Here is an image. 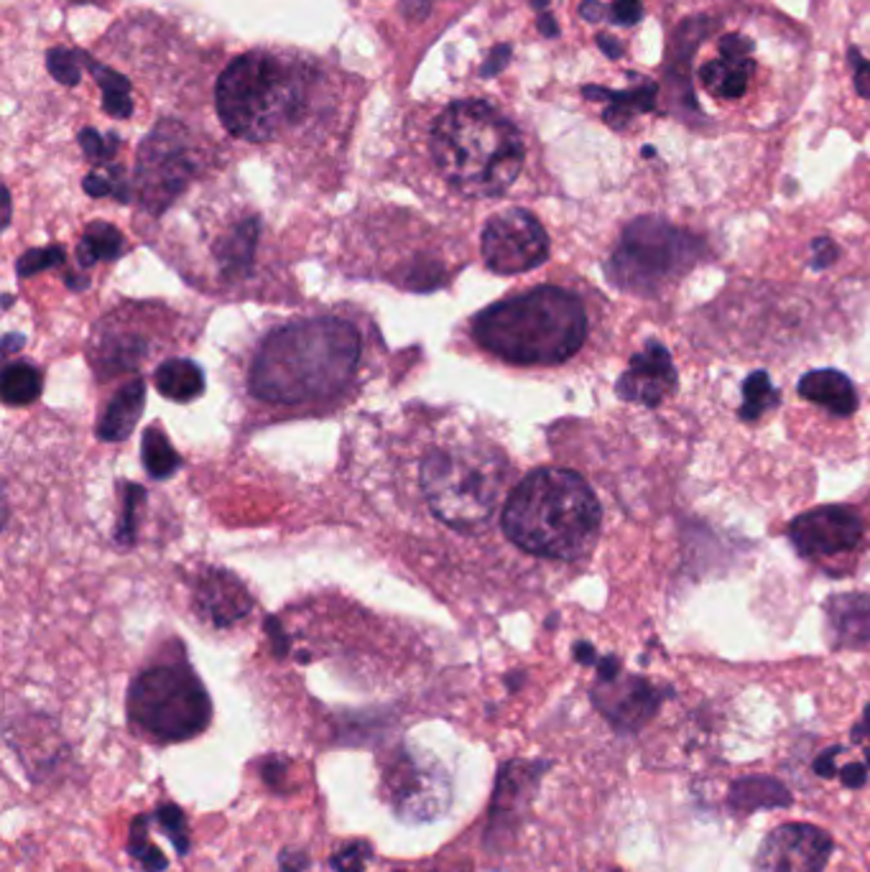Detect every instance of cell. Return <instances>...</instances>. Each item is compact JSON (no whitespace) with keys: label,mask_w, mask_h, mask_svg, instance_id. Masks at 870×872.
I'll return each instance as SVG.
<instances>
[{"label":"cell","mask_w":870,"mask_h":872,"mask_svg":"<svg viewBox=\"0 0 870 872\" xmlns=\"http://www.w3.org/2000/svg\"><path fill=\"white\" fill-rule=\"evenodd\" d=\"M306 64L271 51H249L233 59L215 88L220 123L230 135L251 143L274 141L289 123H296L306 110Z\"/></svg>","instance_id":"cell-5"},{"label":"cell","mask_w":870,"mask_h":872,"mask_svg":"<svg viewBox=\"0 0 870 872\" xmlns=\"http://www.w3.org/2000/svg\"><path fill=\"white\" fill-rule=\"evenodd\" d=\"M532 8H536V11H539V13H547L549 0H532Z\"/></svg>","instance_id":"cell-53"},{"label":"cell","mask_w":870,"mask_h":872,"mask_svg":"<svg viewBox=\"0 0 870 872\" xmlns=\"http://www.w3.org/2000/svg\"><path fill=\"white\" fill-rule=\"evenodd\" d=\"M603 510L593 487L573 469L542 467L526 475L503 508V531L534 557L573 561L600 536Z\"/></svg>","instance_id":"cell-2"},{"label":"cell","mask_w":870,"mask_h":872,"mask_svg":"<svg viewBox=\"0 0 870 872\" xmlns=\"http://www.w3.org/2000/svg\"><path fill=\"white\" fill-rule=\"evenodd\" d=\"M508 459L485 444L434 449L422 465V490L434 516L457 531L488 526L508 487Z\"/></svg>","instance_id":"cell-6"},{"label":"cell","mask_w":870,"mask_h":872,"mask_svg":"<svg viewBox=\"0 0 870 872\" xmlns=\"http://www.w3.org/2000/svg\"><path fill=\"white\" fill-rule=\"evenodd\" d=\"M70 3H98V0H70Z\"/></svg>","instance_id":"cell-55"},{"label":"cell","mask_w":870,"mask_h":872,"mask_svg":"<svg viewBox=\"0 0 870 872\" xmlns=\"http://www.w3.org/2000/svg\"><path fill=\"white\" fill-rule=\"evenodd\" d=\"M59 263H64V247L49 245V247H41V251L26 253L16 268H19L21 276H33V273H39V271L57 268Z\"/></svg>","instance_id":"cell-36"},{"label":"cell","mask_w":870,"mask_h":872,"mask_svg":"<svg viewBox=\"0 0 870 872\" xmlns=\"http://www.w3.org/2000/svg\"><path fill=\"white\" fill-rule=\"evenodd\" d=\"M396 872H401V870H396Z\"/></svg>","instance_id":"cell-57"},{"label":"cell","mask_w":870,"mask_h":872,"mask_svg":"<svg viewBox=\"0 0 870 872\" xmlns=\"http://www.w3.org/2000/svg\"><path fill=\"white\" fill-rule=\"evenodd\" d=\"M605 13H608V8H605L600 0H583V6H579V16L590 23L603 21Z\"/></svg>","instance_id":"cell-46"},{"label":"cell","mask_w":870,"mask_h":872,"mask_svg":"<svg viewBox=\"0 0 870 872\" xmlns=\"http://www.w3.org/2000/svg\"><path fill=\"white\" fill-rule=\"evenodd\" d=\"M361 361V335L335 316L294 322L263 342L251 367V391L279 406L337 396Z\"/></svg>","instance_id":"cell-1"},{"label":"cell","mask_w":870,"mask_h":872,"mask_svg":"<svg viewBox=\"0 0 870 872\" xmlns=\"http://www.w3.org/2000/svg\"><path fill=\"white\" fill-rule=\"evenodd\" d=\"M47 70L59 84H64V88H74V84H80L82 80L80 57H77V51L62 47H54L47 51Z\"/></svg>","instance_id":"cell-33"},{"label":"cell","mask_w":870,"mask_h":872,"mask_svg":"<svg viewBox=\"0 0 870 872\" xmlns=\"http://www.w3.org/2000/svg\"><path fill=\"white\" fill-rule=\"evenodd\" d=\"M597 47L608 59H620L623 57V44L616 39L610 37V33H597Z\"/></svg>","instance_id":"cell-47"},{"label":"cell","mask_w":870,"mask_h":872,"mask_svg":"<svg viewBox=\"0 0 870 872\" xmlns=\"http://www.w3.org/2000/svg\"><path fill=\"white\" fill-rule=\"evenodd\" d=\"M799 396L827 408L834 416H852L858 412V393L852 381L840 371H812L799 381Z\"/></svg>","instance_id":"cell-20"},{"label":"cell","mask_w":870,"mask_h":872,"mask_svg":"<svg viewBox=\"0 0 870 872\" xmlns=\"http://www.w3.org/2000/svg\"><path fill=\"white\" fill-rule=\"evenodd\" d=\"M620 677V663L616 656H608L603 658V661H597V681H613Z\"/></svg>","instance_id":"cell-45"},{"label":"cell","mask_w":870,"mask_h":872,"mask_svg":"<svg viewBox=\"0 0 870 872\" xmlns=\"http://www.w3.org/2000/svg\"><path fill=\"white\" fill-rule=\"evenodd\" d=\"M834 756H838V748L830 750V752H825V756L815 763L817 773H820V775H834V765H832V758H834Z\"/></svg>","instance_id":"cell-51"},{"label":"cell","mask_w":870,"mask_h":872,"mask_svg":"<svg viewBox=\"0 0 870 872\" xmlns=\"http://www.w3.org/2000/svg\"><path fill=\"white\" fill-rule=\"evenodd\" d=\"M610 21L618 26H636L644 19V3L641 0H613L608 8Z\"/></svg>","instance_id":"cell-38"},{"label":"cell","mask_w":870,"mask_h":872,"mask_svg":"<svg viewBox=\"0 0 870 872\" xmlns=\"http://www.w3.org/2000/svg\"><path fill=\"white\" fill-rule=\"evenodd\" d=\"M677 388V367L661 342L648 339L644 353L630 357L628 371L620 375L616 391L623 400L638 406H659Z\"/></svg>","instance_id":"cell-14"},{"label":"cell","mask_w":870,"mask_h":872,"mask_svg":"<svg viewBox=\"0 0 870 872\" xmlns=\"http://www.w3.org/2000/svg\"><path fill=\"white\" fill-rule=\"evenodd\" d=\"M868 771H870L868 765H848L846 771H842V781H846V785H850V789H860V785L866 783Z\"/></svg>","instance_id":"cell-48"},{"label":"cell","mask_w":870,"mask_h":872,"mask_svg":"<svg viewBox=\"0 0 870 872\" xmlns=\"http://www.w3.org/2000/svg\"><path fill=\"white\" fill-rule=\"evenodd\" d=\"M756 49L753 41L748 37H740V33H725L720 39V54L725 59H743L750 57V51Z\"/></svg>","instance_id":"cell-42"},{"label":"cell","mask_w":870,"mask_h":872,"mask_svg":"<svg viewBox=\"0 0 870 872\" xmlns=\"http://www.w3.org/2000/svg\"><path fill=\"white\" fill-rule=\"evenodd\" d=\"M832 854V836L815 824L776 827L758 848L753 872H822Z\"/></svg>","instance_id":"cell-12"},{"label":"cell","mask_w":870,"mask_h":872,"mask_svg":"<svg viewBox=\"0 0 870 872\" xmlns=\"http://www.w3.org/2000/svg\"><path fill=\"white\" fill-rule=\"evenodd\" d=\"M480 247L485 266L493 273L518 276L539 268L549 258V235L532 212L514 207L488 220Z\"/></svg>","instance_id":"cell-10"},{"label":"cell","mask_w":870,"mask_h":872,"mask_svg":"<svg viewBox=\"0 0 870 872\" xmlns=\"http://www.w3.org/2000/svg\"><path fill=\"white\" fill-rule=\"evenodd\" d=\"M123 247L125 243L118 227L110 225V222H92L84 230L80 245H77V258H80V266L90 268L100 261L121 258Z\"/></svg>","instance_id":"cell-26"},{"label":"cell","mask_w":870,"mask_h":872,"mask_svg":"<svg viewBox=\"0 0 870 872\" xmlns=\"http://www.w3.org/2000/svg\"><path fill=\"white\" fill-rule=\"evenodd\" d=\"M41 373L29 363H11L3 371V400L8 406H26L33 404L41 396Z\"/></svg>","instance_id":"cell-28"},{"label":"cell","mask_w":870,"mask_h":872,"mask_svg":"<svg viewBox=\"0 0 870 872\" xmlns=\"http://www.w3.org/2000/svg\"><path fill=\"white\" fill-rule=\"evenodd\" d=\"M149 827H151V814L135 817V822L131 827V836H128V854H131L133 860H139L146 872H164L169 868V860L164 858V852L151 842Z\"/></svg>","instance_id":"cell-30"},{"label":"cell","mask_w":870,"mask_h":872,"mask_svg":"<svg viewBox=\"0 0 870 872\" xmlns=\"http://www.w3.org/2000/svg\"><path fill=\"white\" fill-rule=\"evenodd\" d=\"M153 383L161 396L176 404H190L204 391V373L198 363L192 361H166L156 367Z\"/></svg>","instance_id":"cell-24"},{"label":"cell","mask_w":870,"mask_h":872,"mask_svg":"<svg viewBox=\"0 0 870 872\" xmlns=\"http://www.w3.org/2000/svg\"><path fill=\"white\" fill-rule=\"evenodd\" d=\"M866 734H868V738H870V704L866 707V714H863V722H860V724L856 727V732H852V738H856V740H863V738H866Z\"/></svg>","instance_id":"cell-52"},{"label":"cell","mask_w":870,"mask_h":872,"mask_svg":"<svg viewBox=\"0 0 870 872\" xmlns=\"http://www.w3.org/2000/svg\"><path fill=\"white\" fill-rule=\"evenodd\" d=\"M789 538L805 559L834 557L860 544L863 520L848 506H822L791 520Z\"/></svg>","instance_id":"cell-13"},{"label":"cell","mask_w":870,"mask_h":872,"mask_svg":"<svg viewBox=\"0 0 870 872\" xmlns=\"http://www.w3.org/2000/svg\"><path fill=\"white\" fill-rule=\"evenodd\" d=\"M259 235H261L259 217H249L237 222V225L230 227L227 233L220 237V243L215 245V255L220 261V268H223L227 276H243V273L251 268L255 245H259Z\"/></svg>","instance_id":"cell-22"},{"label":"cell","mask_w":870,"mask_h":872,"mask_svg":"<svg viewBox=\"0 0 870 872\" xmlns=\"http://www.w3.org/2000/svg\"><path fill=\"white\" fill-rule=\"evenodd\" d=\"M536 29H539L542 37H547V39H557L559 37V26H557V21H554L552 13H539Z\"/></svg>","instance_id":"cell-49"},{"label":"cell","mask_w":870,"mask_h":872,"mask_svg":"<svg viewBox=\"0 0 870 872\" xmlns=\"http://www.w3.org/2000/svg\"><path fill=\"white\" fill-rule=\"evenodd\" d=\"M77 57L82 59L84 67L90 70V74L95 77L98 88L102 90V108H105V113L113 115V118H121V121L131 118L133 115L131 82H128L121 72L110 70L108 64L95 62L88 51H77Z\"/></svg>","instance_id":"cell-25"},{"label":"cell","mask_w":870,"mask_h":872,"mask_svg":"<svg viewBox=\"0 0 870 872\" xmlns=\"http://www.w3.org/2000/svg\"><path fill=\"white\" fill-rule=\"evenodd\" d=\"M838 258H840V247L834 245L830 237H817V241L812 243V258H809L812 268H817V271L830 268Z\"/></svg>","instance_id":"cell-41"},{"label":"cell","mask_w":870,"mask_h":872,"mask_svg":"<svg viewBox=\"0 0 870 872\" xmlns=\"http://www.w3.org/2000/svg\"><path fill=\"white\" fill-rule=\"evenodd\" d=\"M146 406V386L141 378L131 383L115 393V398L110 400L98 422V436L102 442H123L131 436V432L139 424V416Z\"/></svg>","instance_id":"cell-21"},{"label":"cell","mask_w":870,"mask_h":872,"mask_svg":"<svg viewBox=\"0 0 870 872\" xmlns=\"http://www.w3.org/2000/svg\"><path fill=\"white\" fill-rule=\"evenodd\" d=\"M473 335L506 363L557 365L583 347L585 304L567 288L539 286L483 310L473 322Z\"/></svg>","instance_id":"cell-4"},{"label":"cell","mask_w":870,"mask_h":872,"mask_svg":"<svg viewBox=\"0 0 870 872\" xmlns=\"http://www.w3.org/2000/svg\"><path fill=\"white\" fill-rule=\"evenodd\" d=\"M827 628L834 648H863L870 643V597L860 592L832 595L825 602Z\"/></svg>","instance_id":"cell-17"},{"label":"cell","mask_w":870,"mask_h":872,"mask_svg":"<svg viewBox=\"0 0 870 872\" xmlns=\"http://www.w3.org/2000/svg\"><path fill=\"white\" fill-rule=\"evenodd\" d=\"M866 765H868V768H870V748H868V750H866Z\"/></svg>","instance_id":"cell-56"},{"label":"cell","mask_w":870,"mask_h":872,"mask_svg":"<svg viewBox=\"0 0 870 872\" xmlns=\"http://www.w3.org/2000/svg\"><path fill=\"white\" fill-rule=\"evenodd\" d=\"M510 54H514V47L510 44L493 47L488 59H485L483 67H480L483 80H490V77H498L503 70H506V67L510 64Z\"/></svg>","instance_id":"cell-39"},{"label":"cell","mask_w":870,"mask_h":872,"mask_svg":"<svg viewBox=\"0 0 870 872\" xmlns=\"http://www.w3.org/2000/svg\"><path fill=\"white\" fill-rule=\"evenodd\" d=\"M641 153H644L646 159H651V156H656V149H654V145H646V149H644Z\"/></svg>","instance_id":"cell-54"},{"label":"cell","mask_w":870,"mask_h":872,"mask_svg":"<svg viewBox=\"0 0 870 872\" xmlns=\"http://www.w3.org/2000/svg\"><path fill=\"white\" fill-rule=\"evenodd\" d=\"M80 145L84 151V156L90 161H110L115 156L118 145H121V139H118L115 133H108L105 139L95 131V128H84L80 133Z\"/></svg>","instance_id":"cell-35"},{"label":"cell","mask_w":870,"mask_h":872,"mask_svg":"<svg viewBox=\"0 0 870 872\" xmlns=\"http://www.w3.org/2000/svg\"><path fill=\"white\" fill-rule=\"evenodd\" d=\"M848 59L852 72H856V90L863 100H870V62L860 57V51L856 47L848 49Z\"/></svg>","instance_id":"cell-40"},{"label":"cell","mask_w":870,"mask_h":872,"mask_svg":"<svg viewBox=\"0 0 870 872\" xmlns=\"http://www.w3.org/2000/svg\"><path fill=\"white\" fill-rule=\"evenodd\" d=\"M373 848L368 842L363 840H355V842H347L345 848H340L335 854L330 858V868L335 872H365V862L373 858Z\"/></svg>","instance_id":"cell-34"},{"label":"cell","mask_w":870,"mask_h":872,"mask_svg":"<svg viewBox=\"0 0 870 872\" xmlns=\"http://www.w3.org/2000/svg\"><path fill=\"white\" fill-rule=\"evenodd\" d=\"M705 253V241L689 230L674 227L661 217H636L623 227L605 263V276L630 294L654 296L692 271Z\"/></svg>","instance_id":"cell-7"},{"label":"cell","mask_w":870,"mask_h":872,"mask_svg":"<svg viewBox=\"0 0 870 872\" xmlns=\"http://www.w3.org/2000/svg\"><path fill=\"white\" fill-rule=\"evenodd\" d=\"M383 783H386L391 807L408 822L437 819L442 811L452 807V785L445 771L429 773L408 756H401L396 763H388Z\"/></svg>","instance_id":"cell-11"},{"label":"cell","mask_w":870,"mask_h":872,"mask_svg":"<svg viewBox=\"0 0 870 872\" xmlns=\"http://www.w3.org/2000/svg\"><path fill=\"white\" fill-rule=\"evenodd\" d=\"M593 702L620 730H636L654 717L661 694L651 683L638 677H620L613 681H597Z\"/></svg>","instance_id":"cell-15"},{"label":"cell","mask_w":870,"mask_h":872,"mask_svg":"<svg viewBox=\"0 0 870 872\" xmlns=\"http://www.w3.org/2000/svg\"><path fill=\"white\" fill-rule=\"evenodd\" d=\"M200 610L218 626H230L251 610V597L235 577L215 571L200 581L198 592Z\"/></svg>","instance_id":"cell-19"},{"label":"cell","mask_w":870,"mask_h":872,"mask_svg":"<svg viewBox=\"0 0 870 872\" xmlns=\"http://www.w3.org/2000/svg\"><path fill=\"white\" fill-rule=\"evenodd\" d=\"M141 455H143V467L153 477V480H166L172 477L179 467H182V459H179L176 449L169 442V436L159 429V426H151L143 434L141 444Z\"/></svg>","instance_id":"cell-27"},{"label":"cell","mask_w":870,"mask_h":872,"mask_svg":"<svg viewBox=\"0 0 870 872\" xmlns=\"http://www.w3.org/2000/svg\"><path fill=\"white\" fill-rule=\"evenodd\" d=\"M128 722L151 742H184L208 730L212 702L186 663H161L141 671L128 689Z\"/></svg>","instance_id":"cell-8"},{"label":"cell","mask_w":870,"mask_h":872,"mask_svg":"<svg viewBox=\"0 0 870 872\" xmlns=\"http://www.w3.org/2000/svg\"><path fill=\"white\" fill-rule=\"evenodd\" d=\"M434 166L459 194L500 196L522 174L526 145L518 128L485 100H459L434 121Z\"/></svg>","instance_id":"cell-3"},{"label":"cell","mask_w":870,"mask_h":872,"mask_svg":"<svg viewBox=\"0 0 870 872\" xmlns=\"http://www.w3.org/2000/svg\"><path fill=\"white\" fill-rule=\"evenodd\" d=\"M432 11V0H401V13L408 21H424Z\"/></svg>","instance_id":"cell-43"},{"label":"cell","mask_w":870,"mask_h":872,"mask_svg":"<svg viewBox=\"0 0 870 872\" xmlns=\"http://www.w3.org/2000/svg\"><path fill=\"white\" fill-rule=\"evenodd\" d=\"M776 406H779V391L771 386L769 373H750L743 383V406H740L738 416L743 418V422H758V418L769 414Z\"/></svg>","instance_id":"cell-29"},{"label":"cell","mask_w":870,"mask_h":872,"mask_svg":"<svg viewBox=\"0 0 870 872\" xmlns=\"http://www.w3.org/2000/svg\"><path fill=\"white\" fill-rule=\"evenodd\" d=\"M715 29V21L707 16H695L685 23H679V29L671 33L669 49H667V92L674 105H679V115L687 121V113L695 118H702V110L695 102L692 80H689V62L699 47V41L707 37V31Z\"/></svg>","instance_id":"cell-16"},{"label":"cell","mask_w":870,"mask_h":872,"mask_svg":"<svg viewBox=\"0 0 870 872\" xmlns=\"http://www.w3.org/2000/svg\"><path fill=\"white\" fill-rule=\"evenodd\" d=\"M575 658H577L579 663H585V666L597 663V653H595V648L590 643H577L575 646Z\"/></svg>","instance_id":"cell-50"},{"label":"cell","mask_w":870,"mask_h":872,"mask_svg":"<svg viewBox=\"0 0 870 872\" xmlns=\"http://www.w3.org/2000/svg\"><path fill=\"white\" fill-rule=\"evenodd\" d=\"M200 161L192 135L182 123L161 121L146 135L135 161V192L141 207L161 215L198 174Z\"/></svg>","instance_id":"cell-9"},{"label":"cell","mask_w":870,"mask_h":872,"mask_svg":"<svg viewBox=\"0 0 870 872\" xmlns=\"http://www.w3.org/2000/svg\"><path fill=\"white\" fill-rule=\"evenodd\" d=\"M279 865L284 872H302L306 865H310V858H306L304 852H284L279 858Z\"/></svg>","instance_id":"cell-44"},{"label":"cell","mask_w":870,"mask_h":872,"mask_svg":"<svg viewBox=\"0 0 870 872\" xmlns=\"http://www.w3.org/2000/svg\"><path fill=\"white\" fill-rule=\"evenodd\" d=\"M153 822L161 827V832H164L169 840H172L179 858L190 854L192 850L190 824H186V814L176 807V803H161V807L153 811Z\"/></svg>","instance_id":"cell-31"},{"label":"cell","mask_w":870,"mask_h":872,"mask_svg":"<svg viewBox=\"0 0 870 872\" xmlns=\"http://www.w3.org/2000/svg\"><path fill=\"white\" fill-rule=\"evenodd\" d=\"M756 72V62L750 57L743 59H712L699 67V80L715 98L738 100L746 95L750 77Z\"/></svg>","instance_id":"cell-23"},{"label":"cell","mask_w":870,"mask_h":872,"mask_svg":"<svg viewBox=\"0 0 870 872\" xmlns=\"http://www.w3.org/2000/svg\"><path fill=\"white\" fill-rule=\"evenodd\" d=\"M82 186L90 196H115L118 202H131V190L125 184L123 169L118 166L92 171V174L84 176Z\"/></svg>","instance_id":"cell-32"},{"label":"cell","mask_w":870,"mask_h":872,"mask_svg":"<svg viewBox=\"0 0 870 872\" xmlns=\"http://www.w3.org/2000/svg\"><path fill=\"white\" fill-rule=\"evenodd\" d=\"M125 490H128L125 510H123L121 524H118L115 538H118V541H121V544H131L133 538H135V508H139L141 498H146V493H143L141 487H135V485H125Z\"/></svg>","instance_id":"cell-37"},{"label":"cell","mask_w":870,"mask_h":872,"mask_svg":"<svg viewBox=\"0 0 870 872\" xmlns=\"http://www.w3.org/2000/svg\"><path fill=\"white\" fill-rule=\"evenodd\" d=\"M585 98L590 102H608V108L603 110V123L610 125L613 131H623L634 123L636 115L654 113L656 98H659V84L654 80L638 82L630 90H610L600 88V84H587Z\"/></svg>","instance_id":"cell-18"}]
</instances>
